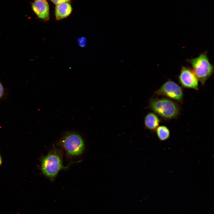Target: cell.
Masks as SVG:
<instances>
[{
  "label": "cell",
  "instance_id": "1",
  "mask_svg": "<svg viewBox=\"0 0 214 214\" xmlns=\"http://www.w3.org/2000/svg\"><path fill=\"white\" fill-rule=\"evenodd\" d=\"M148 107L165 119L175 118L180 113L178 105L173 100L166 98L151 99L150 101Z\"/></svg>",
  "mask_w": 214,
  "mask_h": 214
},
{
  "label": "cell",
  "instance_id": "2",
  "mask_svg": "<svg viewBox=\"0 0 214 214\" xmlns=\"http://www.w3.org/2000/svg\"><path fill=\"white\" fill-rule=\"evenodd\" d=\"M69 166H63L61 153L56 149L44 157L41 161L42 172L51 180L54 179L61 169H67Z\"/></svg>",
  "mask_w": 214,
  "mask_h": 214
},
{
  "label": "cell",
  "instance_id": "3",
  "mask_svg": "<svg viewBox=\"0 0 214 214\" xmlns=\"http://www.w3.org/2000/svg\"><path fill=\"white\" fill-rule=\"evenodd\" d=\"M191 64L192 70L202 85L214 72L213 66L210 62L207 52L202 53L197 57L188 60Z\"/></svg>",
  "mask_w": 214,
  "mask_h": 214
},
{
  "label": "cell",
  "instance_id": "4",
  "mask_svg": "<svg viewBox=\"0 0 214 214\" xmlns=\"http://www.w3.org/2000/svg\"><path fill=\"white\" fill-rule=\"evenodd\" d=\"M60 144L68 154L73 156L81 155L85 148L81 136L74 132L66 133L61 139Z\"/></svg>",
  "mask_w": 214,
  "mask_h": 214
},
{
  "label": "cell",
  "instance_id": "5",
  "mask_svg": "<svg viewBox=\"0 0 214 214\" xmlns=\"http://www.w3.org/2000/svg\"><path fill=\"white\" fill-rule=\"evenodd\" d=\"M157 95L164 96L178 101L182 100L183 92L182 88L172 81L165 82L155 92Z\"/></svg>",
  "mask_w": 214,
  "mask_h": 214
},
{
  "label": "cell",
  "instance_id": "6",
  "mask_svg": "<svg viewBox=\"0 0 214 214\" xmlns=\"http://www.w3.org/2000/svg\"><path fill=\"white\" fill-rule=\"evenodd\" d=\"M179 81L184 87L198 89V80L192 70L183 66L179 75Z\"/></svg>",
  "mask_w": 214,
  "mask_h": 214
},
{
  "label": "cell",
  "instance_id": "7",
  "mask_svg": "<svg viewBox=\"0 0 214 214\" xmlns=\"http://www.w3.org/2000/svg\"><path fill=\"white\" fill-rule=\"evenodd\" d=\"M33 11L40 18L45 21L49 19V7L45 0L36 1L32 4Z\"/></svg>",
  "mask_w": 214,
  "mask_h": 214
},
{
  "label": "cell",
  "instance_id": "8",
  "mask_svg": "<svg viewBox=\"0 0 214 214\" xmlns=\"http://www.w3.org/2000/svg\"><path fill=\"white\" fill-rule=\"evenodd\" d=\"M72 8L67 2H64L56 4L55 7V16L57 20L65 18L71 13Z\"/></svg>",
  "mask_w": 214,
  "mask_h": 214
},
{
  "label": "cell",
  "instance_id": "9",
  "mask_svg": "<svg viewBox=\"0 0 214 214\" xmlns=\"http://www.w3.org/2000/svg\"><path fill=\"white\" fill-rule=\"evenodd\" d=\"M160 122L158 117L153 113L148 114L144 118L145 127L150 130H155L158 126Z\"/></svg>",
  "mask_w": 214,
  "mask_h": 214
},
{
  "label": "cell",
  "instance_id": "10",
  "mask_svg": "<svg viewBox=\"0 0 214 214\" xmlns=\"http://www.w3.org/2000/svg\"><path fill=\"white\" fill-rule=\"evenodd\" d=\"M157 136L160 141L167 140L170 136V132L167 127L165 126H158L155 130Z\"/></svg>",
  "mask_w": 214,
  "mask_h": 214
},
{
  "label": "cell",
  "instance_id": "11",
  "mask_svg": "<svg viewBox=\"0 0 214 214\" xmlns=\"http://www.w3.org/2000/svg\"><path fill=\"white\" fill-rule=\"evenodd\" d=\"M79 45L81 47H84L86 45V40L85 37H82L79 38L78 40Z\"/></svg>",
  "mask_w": 214,
  "mask_h": 214
},
{
  "label": "cell",
  "instance_id": "12",
  "mask_svg": "<svg viewBox=\"0 0 214 214\" xmlns=\"http://www.w3.org/2000/svg\"><path fill=\"white\" fill-rule=\"evenodd\" d=\"M54 4H57L64 2H67L70 0H51Z\"/></svg>",
  "mask_w": 214,
  "mask_h": 214
},
{
  "label": "cell",
  "instance_id": "13",
  "mask_svg": "<svg viewBox=\"0 0 214 214\" xmlns=\"http://www.w3.org/2000/svg\"><path fill=\"white\" fill-rule=\"evenodd\" d=\"M3 87L1 83L0 82V98L2 96L3 94Z\"/></svg>",
  "mask_w": 214,
  "mask_h": 214
},
{
  "label": "cell",
  "instance_id": "14",
  "mask_svg": "<svg viewBox=\"0 0 214 214\" xmlns=\"http://www.w3.org/2000/svg\"><path fill=\"white\" fill-rule=\"evenodd\" d=\"M1 162H2V161H1V156L0 155V166L1 163Z\"/></svg>",
  "mask_w": 214,
  "mask_h": 214
},
{
  "label": "cell",
  "instance_id": "15",
  "mask_svg": "<svg viewBox=\"0 0 214 214\" xmlns=\"http://www.w3.org/2000/svg\"><path fill=\"white\" fill-rule=\"evenodd\" d=\"M36 1H39V0H35Z\"/></svg>",
  "mask_w": 214,
  "mask_h": 214
}]
</instances>
